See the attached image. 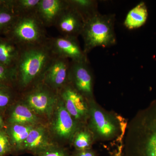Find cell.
Masks as SVG:
<instances>
[{
	"label": "cell",
	"mask_w": 156,
	"mask_h": 156,
	"mask_svg": "<svg viewBox=\"0 0 156 156\" xmlns=\"http://www.w3.org/2000/svg\"><path fill=\"white\" fill-rule=\"evenodd\" d=\"M49 40L41 44L21 48L12 68L20 87L32 88L42 82L47 70L56 57Z\"/></svg>",
	"instance_id": "1"
},
{
	"label": "cell",
	"mask_w": 156,
	"mask_h": 156,
	"mask_svg": "<svg viewBox=\"0 0 156 156\" xmlns=\"http://www.w3.org/2000/svg\"><path fill=\"white\" fill-rule=\"evenodd\" d=\"M115 20V14L98 12L85 21L81 35L85 54L87 55L96 47H110L116 43Z\"/></svg>",
	"instance_id": "2"
},
{
	"label": "cell",
	"mask_w": 156,
	"mask_h": 156,
	"mask_svg": "<svg viewBox=\"0 0 156 156\" xmlns=\"http://www.w3.org/2000/svg\"><path fill=\"white\" fill-rule=\"evenodd\" d=\"M10 30L11 41L20 49L41 44L50 39L36 13L19 16Z\"/></svg>",
	"instance_id": "3"
},
{
	"label": "cell",
	"mask_w": 156,
	"mask_h": 156,
	"mask_svg": "<svg viewBox=\"0 0 156 156\" xmlns=\"http://www.w3.org/2000/svg\"><path fill=\"white\" fill-rule=\"evenodd\" d=\"M138 126V156H156V101L143 112Z\"/></svg>",
	"instance_id": "4"
},
{
	"label": "cell",
	"mask_w": 156,
	"mask_h": 156,
	"mask_svg": "<svg viewBox=\"0 0 156 156\" xmlns=\"http://www.w3.org/2000/svg\"><path fill=\"white\" fill-rule=\"evenodd\" d=\"M60 96L59 92L42 82L30 88L24 96L25 103L37 114L50 117Z\"/></svg>",
	"instance_id": "5"
},
{
	"label": "cell",
	"mask_w": 156,
	"mask_h": 156,
	"mask_svg": "<svg viewBox=\"0 0 156 156\" xmlns=\"http://www.w3.org/2000/svg\"><path fill=\"white\" fill-rule=\"evenodd\" d=\"M69 83L84 97H92L93 78L88 59L70 60Z\"/></svg>",
	"instance_id": "6"
},
{
	"label": "cell",
	"mask_w": 156,
	"mask_h": 156,
	"mask_svg": "<svg viewBox=\"0 0 156 156\" xmlns=\"http://www.w3.org/2000/svg\"><path fill=\"white\" fill-rule=\"evenodd\" d=\"M70 65L68 58L56 56L45 72L42 82L59 92L69 84Z\"/></svg>",
	"instance_id": "7"
},
{
	"label": "cell",
	"mask_w": 156,
	"mask_h": 156,
	"mask_svg": "<svg viewBox=\"0 0 156 156\" xmlns=\"http://www.w3.org/2000/svg\"><path fill=\"white\" fill-rule=\"evenodd\" d=\"M53 53L56 56L68 58L71 61L88 60L87 55L82 50L78 38L59 36L50 38Z\"/></svg>",
	"instance_id": "8"
},
{
	"label": "cell",
	"mask_w": 156,
	"mask_h": 156,
	"mask_svg": "<svg viewBox=\"0 0 156 156\" xmlns=\"http://www.w3.org/2000/svg\"><path fill=\"white\" fill-rule=\"evenodd\" d=\"M68 6L67 0H40L36 14L45 27L55 26Z\"/></svg>",
	"instance_id": "9"
},
{
	"label": "cell",
	"mask_w": 156,
	"mask_h": 156,
	"mask_svg": "<svg viewBox=\"0 0 156 156\" xmlns=\"http://www.w3.org/2000/svg\"><path fill=\"white\" fill-rule=\"evenodd\" d=\"M84 23L80 15L69 4L68 7L59 17L55 27L61 36L78 38L82 34Z\"/></svg>",
	"instance_id": "10"
},
{
	"label": "cell",
	"mask_w": 156,
	"mask_h": 156,
	"mask_svg": "<svg viewBox=\"0 0 156 156\" xmlns=\"http://www.w3.org/2000/svg\"><path fill=\"white\" fill-rule=\"evenodd\" d=\"M58 92L66 108L72 116L80 119L86 116L88 110L85 97L69 83Z\"/></svg>",
	"instance_id": "11"
},
{
	"label": "cell",
	"mask_w": 156,
	"mask_h": 156,
	"mask_svg": "<svg viewBox=\"0 0 156 156\" xmlns=\"http://www.w3.org/2000/svg\"><path fill=\"white\" fill-rule=\"evenodd\" d=\"M56 106L52 129L58 137L63 139H69L75 131V124L71 115L66 108L61 97Z\"/></svg>",
	"instance_id": "12"
},
{
	"label": "cell",
	"mask_w": 156,
	"mask_h": 156,
	"mask_svg": "<svg viewBox=\"0 0 156 156\" xmlns=\"http://www.w3.org/2000/svg\"><path fill=\"white\" fill-rule=\"evenodd\" d=\"M53 145L44 128L34 127L22 144L21 150L30 151L36 154Z\"/></svg>",
	"instance_id": "13"
},
{
	"label": "cell",
	"mask_w": 156,
	"mask_h": 156,
	"mask_svg": "<svg viewBox=\"0 0 156 156\" xmlns=\"http://www.w3.org/2000/svg\"><path fill=\"white\" fill-rule=\"evenodd\" d=\"M91 116L92 126L101 136L109 137L115 133V125L103 112L96 108L92 107Z\"/></svg>",
	"instance_id": "14"
},
{
	"label": "cell",
	"mask_w": 156,
	"mask_h": 156,
	"mask_svg": "<svg viewBox=\"0 0 156 156\" xmlns=\"http://www.w3.org/2000/svg\"><path fill=\"white\" fill-rule=\"evenodd\" d=\"M148 13L147 6L144 2H140L128 12L124 24L129 29H135L141 27L147 20Z\"/></svg>",
	"instance_id": "15"
},
{
	"label": "cell",
	"mask_w": 156,
	"mask_h": 156,
	"mask_svg": "<svg viewBox=\"0 0 156 156\" xmlns=\"http://www.w3.org/2000/svg\"><path fill=\"white\" fill-rule=\"evenodd\" d=\"M20 51V48L12 41L0 42V64L9 69L14 67Z\"/></svg>",
	"instance_id": "16"
},
{
	"label": "cell",
	"mask_w": 156,
	"mask_h": 156,
	"mask_svg": "<svg viewBox=\"0 0 156 156\" xmlns=\"http://www.w3.org/2000/svg\"><path fill=\"white\" fill-rule=\"evenodd\" d=\"M35 114L26 104H18L11 113L10 121L13 124L33 125L37 122Z\"/></svg>",
	"instance_id": "17"
},
{
	"label": "cell",
	"mask_w": 156,
	"mask_h": 156,
	"mask_svg": "<svg viewBox=\"0 0 156 156\" xmlns=\"http://www.w3.org/2000/svg\"><path fill=\"white\" fill-rule=\"evenodd\" d=\"M71 7L75 9L84 22L98 13V2L94 0H67Z\"/></svg>",
	"instance_id": "18"
},
{
	"label": "cell",
	"mask_w": 156,
	"mask_h": 156,
	"mask_svg": "<svg viewBox=\"0 0 156 156\" xmlns=\"http://www.w3.org/2000/svg\"><path fill=\"white\" fill-rule=\"evenodd\" d=\"M40 0H19L12 2L11 7L17 16L26 15L36 12Z\"/></svg>",
	"instance_id": "19"
},
{
	"label": "cell",
	"mask_w": 156,
	"mask_h": 156,
	"mask_svg": "<svg viewBox=\"0 0 156 156\" xmlns=\"http://www.w3.org/2000/svg\"><path fill=\"white\" fill-rule=\"evenodd\" d=\"M33 128V125L14 124L11 128V136L13 142L17 149L21 150L22 144Z\"/></svg>",
	"instance_id": "20"
},
{
	"label": "cell",
	"mask_w": 156,
	"mask_h": 156,
	"mask_svg": "<svg viewBox=\"0 0 156 156\" xmlns=\"http://www.w3.org/2000/svg\"><path fill=\"white\" fill-rule=\"evenodd\" d=\"M91 136L86 131H81L76 135L74 144L78 150L84 151L88 149L90 145Z\"/></svg>",
	"instance_id": "21"
},
{
	"label": "cell",
	"mask_w": 156,
	"mask_h": 156,
	"mask_svg": "<svg viewBox=\"0 0 156 156\" xmlns=\"http://www.w3.org/2000/svg\"><path fill=\"white\" fill-rule=\"evenodd\" d=\"M18 17L13 10H0V28L10 25L11 27Z\"/></svg>",
	"instance_id": "22"
},
{
	"label": "cell",
	"mask_w": 156,
	"mask_h": 156,
	"mask_svg": "<svg viewBox=\"0 0 156 156\" xmlns=\"http://www.w3.org/2000/svg\"><path fill=\"white\" fill-rule=\"evenodd\" d=\"M35 155L36 156H69L63 150L53 145L39 152Z\"/></svg>",
	"instance_id": "23"
},
{
	"label": "cell",
	"mask_w": 156,
	"mask_h": 156,
	"mask_svg": "<svg viewBox=\"0 0 156 156\" xmlns=\"http://www.w3.org/2000/svg\"><path fill=\"white\" fill-rule=\"evenodd\" d=\"M11 151L8 136L3 132L0 133V156L5 155Z\"/></svg>",
	"instance_id": "24"
},
{
	"label": "cell",
	"mask_w": 156,
	"mask_h": 156,
	"mask_svg": "<svg viewBox=\"0 0 156 156\" xmlns=\"http://www.w3.org/2000/svg\"><path fill=\"white\" fill-rule=\"evenodd\" d=\"M10 100V96L5 91L0 90V108L8 105Z\"/></svg>",
	"instance_id": "25"
},
{
	"label": "cell",
	"mask_w": 156,
	"mask_h": 156,
	"mask_svg": "<svg viewBox=\"0 0 156 156\" xmlns=\"http://www.w3.org/2000/svg\"><path fill=\"white\" fill-rule=\"evenodd\" d=\"M11 72H12V69L0 64V81L5 80L8 79L9 73Z\"/></svg>",
	"instance_id": "26"
},
{
	"label": "cell",
	"mask_w": 156,
	"mask_h": 156,
	"mask_svg": "<svg viewBox=\"0 0 156 156\" xmlns=\"http://www.w3.org/2000/svg\"><path fill=\"white\" fill-rule=\"evenodd\" d=\"M75 156H95V155L92 151L86 150L80 151Z\"/></svg>",
	"instance_id": "27"
},
{
	"label": "cell",
	"mask_w": 156,
	"mask_h": 156,
	"mask_svg": "<svg viewBox=\"0 0 156 156\" xmlns=\"http://www.w3.org/2000/svg\"><path fill=\"white\" fill-rule=\"evenodd\" d=\"M121 153H122V150H121V148L119 150V152L117 153L116 154L115 156H121Z\"/></svg>",
	"instance_id": "28"
},
{
	"label": "cell",
	"mask_w": 156,
	"mask_h": 156,
	"mask_svg": "<svg viewBox=\"0 0 156 156\" xmlns=\"http://www.w3.org/2000/svg\"><path fill=\"white\" fill-rule=\"evenodd\" d=\"M3 125V122L2 119L0 117V128Z\"/></svg>",
	"instance_id": "29"
}]
</instances>
